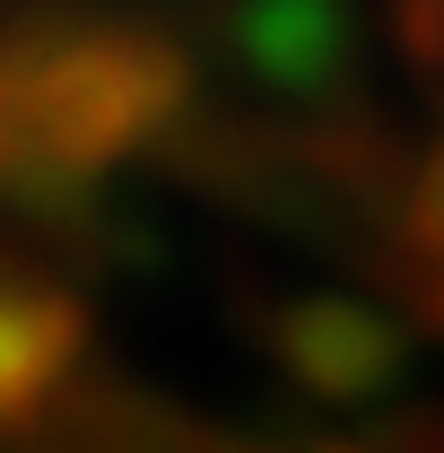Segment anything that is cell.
<instances>
[{"instance_id": "cell-2", "label": "cell", "mask_w": 444, "mask_h": 453, "mask_svg": "<svg viewBox=\"0 0 444 453\" xmlns=\"http://www.w3.org/2000/svg\"><path fill=\"white\" fill-rule=\"evenodd\" d=\"M262 349H271L279 375L305 401H323V410H375L401 384V366H410V332L392 323L384 305L340 296V288L279 296L262 314Z\"/></svg>"}, {"instance_id": "cell-1", "label": "cell", "mask_w": 444, "mask_h": 453, "mask_svg": "<svg viewBox=\"0 0 444 453\" xmlns=\"http://www.w3.org/2000/svg\"><path fill=\"white\" fill-rule=\"evenodd\" d=\"M192 113V44L157 18L0 27V166L105 183Z\"/></svg>"}, {"instance_id": "cell-4", "label": "cell", "mask_w": 444, "mask_h": 453, "mask_svg": "<svg viewBox=\"0 0 444 453\" xmlns=\"http://www.w3.org/2000/svg\"><path fill=\"white\" fill-rule=\"evenodd\" d=\"M88 357V296L53 271H0V436H27Z\"/></svg>"}, {"instance_id": "cell-5", "label": "cell", "mask_w": 444, "mask_h": 453, "mask_svg": "<svg viewBox=\"0 0 444 453\" xmlns=\"http://www.w3.org/2000/svg\"><path fill=\"white\" fill-rule=\"evenodd\" d=\"M384 27H392V53L444 88V0H384Z\"/></svg>"}, {"instance_id": "cell-6", "label": "cell", "mask_w": 444, "mask_h": 453, "mask_svg": "<svg viewBox=\"0 0 444 453\" xmlns=\"http://www.w3.org/2000/svg\"><path fill=\"white\" fill-rule=\"evenodd\" d=\"M401 296H410V314H418V323H444V271H427V280H401Z\"/></svg>"}, {"instance_id": "cell-7", "label": "cell", "mask_w": 444, "mask_h": 453, "mask_svg": "<svg viewBox=\"0 0 444 453\" xmlns=\"http://www.w3.org/2000/svg\"><path fill=\"white\" fill-rule=\"evenodd\" d=\"M314 453H384V445H357V436H323Z\"/></svg>"}, {"instance_id": "cell-3", "label": "cell", "mask_w": 444, "mask_h": 453, "mask_svg": "<svg viewBox=\"0 0 444 453\" xmlns=\"http://www.w3.org/2000/svg\"><path fill=\"white\" fill-rule=\"evenodd\" d=\"M226 61L279 96V105H340L357 53H366V9L357 0H218L210 9Z\"/></svg>"}]
</instances>
